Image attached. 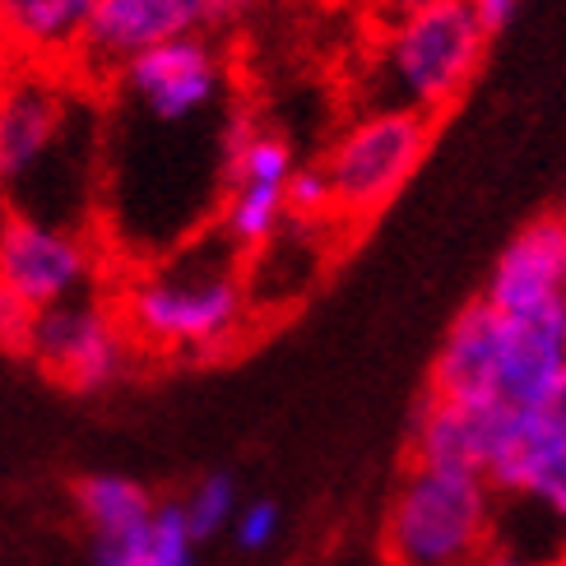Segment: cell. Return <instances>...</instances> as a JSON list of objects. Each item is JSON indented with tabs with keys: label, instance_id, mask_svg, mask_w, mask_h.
I'll list each match as a JSON object with an SVG mask.
<instances>
[{
	"label": "cell",
	"instance_id": "e0dca14e",
	"mask_svg": "<svg viewBox=\"0 0 566 566\" xmlns=\"http://www.w3.org/2000/svg\"><path fill=\"white\" fill-rule=\"evenodd\" d=\"M196 544L200 538L191 534V525H186V506L181 502H158L154 530H149L154 566H196Z\"/></svg>",
	"mask_w": 566,
	"mask_h": 566
},
{
	"label": "cell",
	"instance_id": "5bb4252c",
	"mask_svg": "<svg viewBox=\"0 0 566 566\" xmlns=\"http://www.w3.org/2000/svg\"><path fill=\"white\" fill-rule=\"evenodd\" d=\"M566 371V339L557 312H525L506 316L502 339V381L497 395L511 409H534L553 390V381Z\"/></svg>",
	"mask_w": 566,
	"mask_h": 566
},
{
	"label": "cell",
	"instance_id": "7c38bea8",
	"mask_svg": "<svg viewBox=\"0 0 566 566\" xmlns=\"http://www.w3.org/2000/svg\"><path fill=\"white\" fill-rule=\"evenodd\" d=\"M502 339H506V316L488 297L469 302L451 321L446 339L428 371V395L437 399H460V405H483V399H502Z\"/></svg>",
	"mask_w": 566,
	"mask_h": 566
},
{
	"label": "cell",
	"instance_id": "8fae6325",
	"mask_svg": "<svg viewBox=\"0 0 566 566\" xmlns=\"http://www.w3.org/2000/svg\"><path fill=\"white\" fill-rule=\"evenodd\" d=\"M566 293V214H538L502 247L483 297L502 316L557 312Z\"/></svg>",
	"mask_w": 566,
	"mask_h": 566
},
{
	"label": "cell",
	"instance_id": "2e32d148",
	"mask_svg": "<svg viewBox=\"0 0 566 566\" xmlns=\"http://www.w3.org/2000/svg\"><path fill=\"white\" fill-rule=\"evenodd\" d=\"M186 525H191V534L200 538V544H205V538H214L223 525H232V521H238V483H232V474H223V469H219V474H205L191 492H186Z\"/></svg>",
	"mask_w": 566,
	"mask_h": 566
},
{
	"label": "cell",
	"instance_id": "484cf974",
	"mask_svg": "<svg viewBox=\"0 0 566 566\" xmlns=\"http://www.w3.org/2000/svg\"><path fill=\"white\" fill-rule=\"evenodd\" d=\"M422 6H432V0H381V19L395 23V19H405V14L422 10Z\"/></svg>",
	"mask_w": 566,
	"mask_h": 566
},
{
	"label": "cell",
	"instance_id": "4fadbf2b",
	"mask_svg": "<svg viewBox=\"0 0 566 566\" xmlns=\"http://www.w3.org/2000/svg\"><path fill=\"white\" fill-rule=\"evenodd\" d=\"M98 0H0V52L14 65H70Z\"/></svg>",
	"mask_w": 566,
	"mask_h": 566
},
{
	"label": "cell",
	"instance_id": "9c48e42d",
	"mask_svg": "<svg viewBox=\"0 0 566 566\" xmlns=\"http://www.w3.org/2000/svg\"><path fill=\"white\" fill-rule=\"evenodd\" d=\"M511 428H515V409L502 405V399L460 405V399L422 395L409 422V460L441 469H474V474L488 479Z\"/></svg>",
	"mask_w": 566,
	"mask_h": 566
},
{
	"label": "cell",
	"instance_id": "83f0119b",
	"mask_svg": "<svg viewBox=\"0 0 566 566\" xmlns=\"http://www.w3.org/2000/svg\"><path fill=\"white\" fill-rule=\"evenodd\" d=\"M538 566H566V548H562V553H553V557H544Z\"/></svg>",
	"mask_w": 566,
	"mask_h": 566
},
{
	"label": "cell",
	"instance_id": "d4e9b609",
	"mask_svg": "<svg viewBox=\"0 0 566 566\" xmlns=\"http://www.w3.org/2000/svg\"><path fill=\"white\" fill-rule=\"evenodd\" d=\"M205 10H209V29H223V23H238L251 10V0H205Z\"/></svg>",
	"mask_w": 566,
	"mask_h": 566
},
{
	"label": "cell",
	"instance_id": "ffe728a7",
	"mask_svg": "<svg viewBox=\"0 0 566 566\" xmlns=\"http://www.w3.org/2000/svg\"><path fill=\"white\" fill-rule=\"evenodd\" d=\"M38 325V306L23 302L10 283H0V348L6 353H29Z\"/></svg>",
	"mask_w": 566,
	"mask_h": 566
},
{
	"label": "cell",
	"instance_id": "603a6c76",
	"mask_svg": "<svg viewBox=\"0 0 566 566\" xmlns=\"http://www.w3.org/2000/svg\"><path fill=\"white\" fill-rule=\"evenodd\" d=\"M474 566H538V557L521 553L515 544H502V538H492V544L479 553V562H474Z\"/></svg>",
	"mask_w": 566,
	"mask_h": 566
},
{
	"label": "cell",
	"instance_id": "6da1fadb",
	"mask_svg": "<svg viewBox=\"0 0 566 566\" xmlns=\"http://www.w3.org/2000/svg\"><path fill=\"white\" fill-rule=\"evenodd\" d=\"M242 261L247 255L214 232L139 265L116 293L135 348L163 358H219L238 348L255 316Z\"/></svg>",
	"mask_w": 566,
	"mask_h": 566
},
{
	"label": "cell",
	"instance_id": "5b68a950",
	"mask_svg": "<svg viewBox=\"0 0 566 566\" xmlns=\"http://www.w3.org/2000/svg\"><path fill=\"white\" fill-rule=\"evenodd\" d=\"M130 353H135V339L122 312H116V302H103L98 293L42 306L33 325V344H29V358L52 381L80 395L107 390L126 371Z\"/></svg>",
	"mask_w": 566,
	"mask_h": 566
},
{
	"label": "cell",
	"instance_id": "4316f807",
	"mask_svg": "<svg viewBox=\"0 0 566 566\" xmlns=\"http://www.w3.org/2000/svg\"><path fill=\"white\" fill-rule=\"evenodd\" d=\"M557 325H562V339H566V293H562V302H557Z\"/></svg>",
	"mask_w": 566,
	"mask_h": 566
},
{
	"label": "cell",
	"instance_id": "7402d4cb",
	"mask_svg": "<svg viewBox=\"0 0 566 566\" xmlns=\"http://www.w3.org/2000/svg\"><path fill=\"white\" fill-rule=\"evenodd\" d=\"M149 530H154V525H149ZM149 530H145V534L103 538V544H93V566H154Z\"/></svg>",
	"mask_w": 566,
	"mask_h": 566
},
{
	"label": "cell",
	"instance_id": "3957f363",
	"mask_svg": "<svg viewBox=\"0 0 566 566\" xmlns=\"http://www.w3.org/2000/svg\"><path fill=\"white\" fill-rule=\"evenodd\" d=\"M488 38L474 0H432L386 23L376 56V107H413L422 116L446 112L474 80Z\"/></svg>",
	"mask_w": 566,
	"mask_h": 566
},
{
	"label": "cell",
	"instance_id": "44dd1931",
	"mask_svg": "<svg viewBox=\"0 0 566 566\" xmlns=\"http://www.w3.org/2000/svg\"><path fill=\"white\" fill-rule=\"evenodd\" d=\"M274 534H279V506L270 497H255L238 511V521H232V538H238V548L242 553H261L274 544Z\"/></svg>",
	"mask_w": 566,
	"mask_h": 566
},
{
	"label": "cell",
	"instance_id": "277c9868",
	"mask_svg": "<svg viewBox=\"0 0 566 566\" xmlns=\"http://www.w3.org/2000/svg\"><path fill=\"white\" fill-rule=\"evenodd\" d=\"M432 145V116L413 107H371L353 122L325 158L335 186V219L367 223L405 191Z\"/></svg>",
	"mask_w": 566,
	"mask_h": 566
},
{
	"label": "cell",
	"instance_id": "cb8c5ba5",
	"mask_svg": "<svg viewBox=\"0 0 566 566\" xmlns=\"http://www.w3.org/2000/svg\"><path fill=\"white\" fill-rule=\"evenodd\" d=\"M474 6H479V19L488 23V33H502L521 0H474Z\"/></svg>",
	"mask_w": 566,
	"mask_h": 566
},
{
	"label": "cell",
	"instance_id": "30bf717a",
	"mask_svg": "<svg viewBox=\"0 0 566 566\" xmlns=\"http://www.w3.org/2000/svg\"><path fill=\"white\" fill-rule=\"evenodd\" d=\"M65 130V88L46 65H14L0 93V186L19 191Z\"/></svg>",
	"mask_w": 566,
	"mask_h": 566
},
{
	"label": "cell",
	"instance_id": "f1b7e54d",
	"mask_svg": "<svg viewBox=\"0 0 566 566\" xmlns=\"http://www.w3.org/2000/svg\"><path fill=\"white\" fill-rule=\"evenodd\" d=\"M6 80H10V70H6V52H0V93H6Z\"/></svg>",
	"mask_w": 566,
	"mask_h": 566
},
{
	"label": "cell",
	"instance_id": "ac0fdd59",
	"mask_svg": "<svg viewBox=\"0 0 566 566\" xmlns=\"http://www.w3.org/2000/svg\"><path fill=\"white\" fill-rule=\"evenodd\" d=\"M289 214L297 223H325L335 219V186H329L325 163L321 168H297L289 181Z\"/></svg>",
	"mask_w": 566,
	"mask_h": 566
},
{
	"label": "cell",
	"instance_id": "8992f818",
	"mask_svg": "<svg viewBox=\"0 0 566 566\" xmlns=\"http://www.w3.org/2000/svg\"><path fill=\"white\" fill-rule=\"evenodd\" d=\"M112 88L122 98V107H130L135 116L186 126V122H200V116L219 112L228 70H223L219 46L205 33H186V38L154 46L145 56H135L116 75Z\"/></svg>",
	"mask_w": 566,
	"mask_h": 566
},
{
	"label": "cell",
	"instance_id": "ba28073f",
	"mask_svg": "<svg viewBox=\"0 0 566 566\" xmlns=\"http://www.w3.org/2000/svg\"><path fill=\"white\" fill-rule=\"evenodd\" d=\"M93 274H98V255L84 232L19 209L0 223V283H10L38 312L93 293Z\"/></svg>",
	"mask_w": 566,
	"mask_h": 566
},
{
	"label": "cell",
	"instance_id": "d6986e66",
	"mask_svg": "<svg viewBox=\"0 0 566 566\" xmlns=\"http://www.w3.org/2000/svg\"><path fill=\"white\" fill-rule=\"evenodd\" d=\"M525 413V428L534 437V446L544 451H566V371L553 381V390L538 399L534 409H521Z\"/></svg>",
	"mask_w": 566,
	"mask_h": 566
},
{
	"label": "cell",
	"instance_id": "52a82bcc",
	"mask_svg": "<svg viewBox=\"0 0 566 566\" xmlns=\"http://www.w3.org/2000/svg\"><path fill=\"white\" fill-rule=\"evenodd\" d=\"M186 33H209L205 0H98L70 56V75L112 88L135 56Z\"/></svg>",
	"mask_w": 566,
	"mask_h": 566
},
{
	"label": "cell",
	"instance_id": "9a60e30c",
	"mask_svg": "<svg viewBox=\"0 0 566 566\" xmlns=\"http://www.w3.org/2000/svg\"><path fill=\"white\" fill-rule=\"evenodd\" d=\"M80 515L93 530V544L103 538H126V534H145L154 525L158 502L149 497V488H139L126 474H88L75 488Z\"/></svg>",
	"mask_w": 566,
	"mask_h": 566
},
{
	"label": "cell",
	"instance_id": "7a4b0ae2",
	"mask_svg": "<svg viewBox=\"0 0 566 566\" xmlns=\"http://www.w3.org/2000/svg\"><path fill=\"white\" fill-rule=\"evenodd\" d=\"M497 530V488L474 469L413 464L399 479L381 548L390 566H474Z\"/></svg>",
	"mask_w": 566,
	"mask_h": 566
}]
</instances>
